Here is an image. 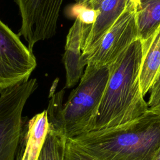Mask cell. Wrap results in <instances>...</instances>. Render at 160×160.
Wrapping results in <instances>:
<instances>
[{"label": "cell", "instance_id": "obj_11", "mask_svg": "<svg viewBox=\"0 0 160 160\" xmlns=\"http://www.w3.org/2000/svg\"><path fill=\"white\" fill-rule=\"evenodd\" d=\"M143 42V41H142ZM160 71V25L152 36L143 42V54L139 73L142 95L144 96Z\"/></svg>", "mask_w": 160, "mask_h": 160}, {"label": "cell", "instance_id": "obj_12", "mask_svg": "<svg viewBox=\"0 0 160 160\" xmlns=\"http://www.w3.org/2000/svg\"><path fill=\"white\" fill-rule=\"evenodd\" d=\"M136 12L138 38L144 42L160 25V0H139Z\"/></svg>", "mask_w": 160, "mask_h": 160}, {"label": "cell", "instance_id": "obj_13", "mask_svg": "<svg viewBox=\"0 0 160 160\" xmlns=\"http://www.w3.org/2000/svg\"><path fill=\"white\" fill-rule=\"evenodd\" d=\"M67 138L49 126L38 160H64Z\"/></svg>", "mask_w": 160, "mask_h": 160}, {"label": "cell", "instance_id": "obj_15", "mask_svg": "<svg viewBox=\"0 0 160 160\" xmlns=\"http://www.w3.org/2000/svg\"><path fill=\"white\" fill-rule=\"evenodd\" d=\"M148 106L149 111L160 114V71L151 87Z\"/></svg>", "mask_w": 160, "mask_h": 160}, {"label": "cell", "instance_id": "obj_19", "mask_svg": "<svg viewBox=\"0 0 160 160\" xmlns=\"http://www.w3.org/2000/svg\"><path fill=\"white\" fill-rule=\"evenodd\" d=\"M130 1H132V2L136 5V4L138 3V1H139V0H130Z\"/></svg>", "mask_w": 160, "mask_h": 160}, {"label": "cell", "instance_id": "obj_5", "mask_svg": "<svg viewBox=\"0 0 160 160\" xmlns=\"http://www.w3.org/2000/svg\"><path fill=\"white\" fill-rule=\"evenodd\" d=\"M137 38L138 30L136 5L130 0L116 21L103 35L93 48L81 54L84 66H109Z\"/></svg>", "mask_w": 160, "mask_h": 160}, {"label": "cell", "instance_id": "obj_1", "mask_svg": "<svg viewBox=\"0 0 160 160\" xmlns=\"http://www.w3.org/2000/svg\"><path fill=\"white\" fill-rule=\"evenodd\" d=\"M142 54L143 42L138 38L108 66L109 78L93 130L124 125L149 110L139 80Z\"/></svg>", "mask_w": 160, "mask_h": 160}, {"label": "cell", "instance_id": "obj_2", "mask_svg": "<svg viewBox=\"0 0 160 160\" xmlns=\"http://www.w3.org/2000/svg\"><path fill=\"white\" fill-rule=\"evenodd\" d=\"M72 139L98 160H153L160 147V114L148 110L124 125L91 131Z\"/></svg>", "mask_w": 160, "mask_h": 160}, {"label": "cell", "instance_id": "obj_10", "mask_svg": "<svg viewBox=\"0 0 160 160\" xmlns=\"http://www.w3.org/2000/svg\"><path fill=\"white\" fill-rule=\"evenodd\" d=\"M49 129L46 110L36 114L24 127L16 160H38Z\"/></svg>", "mask_w": 160, "mask_h": 160}, {"label": "cell", "instance_id": "obj_18", "mask_svg": "<svg viewBox=\"0 0 160 160\" xmlns=\"http://www.w3.org/2000/svg\"><path fill=\"white\" fill-rule=\"evenodd\" d=\"M74 1L76 2V3L80 5L82 7H84V6L86 2V0H74Z\"/></svg>", "mask_w": 160, "mask_h": 160}, {"label": "cell", "instance_id": "obj_17", "mask_svg": "<svg viewBox=\"0 0 160 160\" xmlns=\"http://www.w3.org/2000/svg\"><path fill=\"white\" fill-rule=\"evenodd\" d=\"M153 160H160V147L154 156Z\"/></svg>", "mask_w": 160, "mask_h": 160}, {"label": "cell", "instance_id": "obj_6", "mask_svg": "<svg viewBox=\"0 0 160 160\" xmlns=\"http://www.w3.org/2000/svg\"><path fill=\"white\" fill-rule=\"evenodd\" d=\"M36 66L32 51L0 19V93L28 81Z\"/></svg>", "mask_w": 160, "mask_h": 160}, {"label": "cell", "instance_id": "obj_9", "mask_svg": "<svg viewBox=\"0 0 160 160\" xmlns=\"http://www.w3.org/2000/svg\"><path fill=\"white\" fill-rule=\"evenodd\" d=\"M83 21L81 16H78L66 37L63 62L66 69L64 88L75 86L81 79L86 66L81 61V40Z\"/></svg>", "mask_w": 160, "mask_h": 160}, {"label": "cell", "instance_id": "obj_14", "mask_svg": "<svg viewBox=\"0 0 160 160\" xmlns=\"http://www.w3.org/2000/svg\"><path fill=\"white\" fill-rule=\"evenodd\" d=\"M64 160H98L78 144L72 139H67Z\"/></svg>", "mask_w": 160, "mask_h": 160}, {"label": "cell", "instance_id": "obj_8", "mask_svg": "<svg viewBox=\"0 0 160 160\" xmlns=\"http://www.w3.org/2000/svg\"><path fill=\"white\" fill-rule=\"evenodd\" d=\"M128 2L129 0H102L96 9L93 22L86 24L83 21L81 54H86L93 48L116 21Z\"/></svg>", "mask_w": 160, "mask_h": 160}, {"label": "cell", "instance_id": "obj_16", "mask_svg": "<svg viewBox=\"0 0 160 160\" xmlns=\"http://www.w3.org/2000/svg\"><path fill=\"white\" fill-rule=\"evenodd\" d=\"M102 0H86L83 8L96 10Z\"/></svg>", "mask_w": 160, "mask_h": 160}, {"label": "cell", "instance_id": "obj_7", "mask_svg": "<svg viewBox=\"0 0 160 160\" xmlns=\"http://www.w3.org/2000/svg\"><path fill=\"white\" fill-rule=\"evenodd\" d=\"M63 1L14 0L21 18L18 35L23 36L31 51L36 43L55 35Z\"/></svg>", "mask_w": 160, "mask_h": 160}, {"label": "cell", "instance_id": "obj_4", "mask_svg": "<svg viewBox=\"0 0 160 160\" xmlns=\"http://www.w3.org/2000/svg\"><path fill=\"white\" fill-rule=\"evenodd\" d=\"M37 88V79H31L0 93V160H16L24 132L22 111Z\"/></svg>", "mask_w": 160, "mask_h": 160}, {"label": "cell", "instance_id": "obj_3", "mask_svg": "<svg viewBox=\"0 0 160 160\" xmlns=\"http://www.w3.org/2000/svg\"><path fill=\"white\" fill-rule=\"evenodd\" d=\"M109 78L108 66L88 64L78 87L62 104L64 90L51 93L49 126L67 139L92 131Z\"/></svg>", "mask_w": 160, "mask_h": 160}]
</instances>
